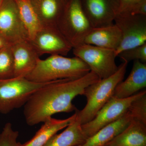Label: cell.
Wrapping results in <instances>:
<instances>
[{
    "label": "cell",
    "instance_id": "5",
    "mask_svg": "<svg viewBox=\"0 0 146 146\" xmlns=\"http://www.w3.org/2000/svg\"><path fill=\"white\" fill-rule=\"evenodd\" d=\"M57 27L73 48L84 44L86 35L93 28L80 0H68Z\"/></svg>",
    "mask_w": 146,
    "mask_h": 146
},
{
    "label": "cell",
    "instance_id": "6",
    "mask_svg": "<svg viewBox=\"0 0 146 146\" xmlns=\"http://www.w3.org/2000/svg\"><path fill=\"white\" fill-rule=\"evenodd\" d=\"M72 49L76 57L83 60L100 79L107 78L117 71L115 50L85 44Z\"/></svg>",
    "mask_w": 146,
    "mask_h": 146
},
{
    "label": "cell",
    "instance_id": "16",
    "mask_svg": "<svg viewBox=\"0 0 146 146\" xmlns=\"http://www.w3.org/2000/svg\"><path fill=\"white\" fill-rule=\"evenodd\" d=\"M132 119L133 115L129 108L122 117L102 128L93 136L87 138L83 144L77 146H104L121 133Z\"/></svg>",
    "mask_w": 146,
    "mask_h": 146
},
{
    "label": "cell",
    "instance_id": "11",
    "mask_svg": "<svg viewBox=\"0 0 146 146\" xmlns=\"http://www.w3.org/2000/svg\"><path fill=\"white\" fill-rule=\"evenodd\" d=\"M82 7L93 28L114 24L119 13V0H80Z\"/></svg>",
    "mask_w": 146,
    "mask_h": 146
},
{
    "label": "cell",
    "instance_id": "25",
    "mask_svg": "<svg viewBox=\"0 0 146 146\" xmlns=\"http://www.w3.org/2000/svg\"><path fill=\"white\" fill-rule=\"evenodd\" d=\"M129 13L133 15L146 16V0H143L135 6Z\"/></svg>",
    "mask_w": 146,
    "mask_h": 146
},
{
    "label": "cell",
    "instance_id": "7",
    "mask_svg": "<svg viewBox=\"0 0 146 146\" xmlns=\"http://www.w3.org/2000/svg\"><path fill=\"white\" fill-rule=\"evenodd\" d=\"M146 94V90L140 91L125 98L112 97L90 121L82 125L87 138L93 136L102 128L119 119L126 113L134 101Z\"/></svg>",
    "mask_w": 146,
    "mask_h": 146
},
{
    "label": "cell",
    "instance_id": "26",
    "mask_svg": "<svg viewBox=\"0 0 146 146\" xmlns=\"http://www.w3.org/2000/svg\"><path fill=\"white\" fill-rule=\"evenodd\" d=\"M11 45L10 43L4 36L0 34V48Z\"/></svg>",
    "mask_w": 146,
    "mask_h": 146
},
{
    "label": "cell",
    "instance_id": "17",
    "mask_svg": "<svg viewBox=\"0 0 146 146\" xmlns=\"http://www.w3.org/2000/svg\"><path fill=\"white\" fill-rule=\"evenodd\" d=\"M105 145L146 146V123L133 118L121 133Z\"/></svg>",
    "mask_w": 146,
    "mask_h": 146
},
{
    "label": "cell",
    "instance_id": "23",
    "mask_svg": "<svg viewBox=\"0 0 146 146\" xmlns=\"http://www.w3.org/2000/svg\"><path fill=\"white\" fill-rule=\"evenodd\" d=\"M128 63L131 60H139L146 63V43L144 44L123 51L117 56Z\"/></svg>",
    "mask_w": 146,
    "mask_h": 146
},
{
    "label": "cell",
    "instance_id": "12",
    "mask_svg": "<svg viewBox=\"0 0 146 146\" xmlns=\"http://www.w3.org/2000/svg\"><path fill=\"white\" fill-rule=\"evenodd\" d=\"M14 63V77H25L36 66L39 56L29 40L11 45Z\"/></svg>",
    "mask_w": 146,
    "mask_h": 146
},
{
    "label": "cell",
    "instance_id": "10",
    "mask_svg": "<svg viewBox=\"0 0 146 146\" xmlns=\"http://www.w3.org/2000/svg\"><path fill=\"white\" fill-rule=\"evenodd\" d=\"M0 34L11 44L29 40L15 0H3L0 5Z\"/></svg>",
    "mask_w": 146,
    "mask_h": 146
},
{
    "label": "cell",
    "instance_id": "14",
    "mask_svg": "<svg viewBox=\"0 0 146 146\" xmlns=\"http://www.w3.org/2000/svg\"><path fill=\"white\" fill-rule=\"evenodd\" d=\"M121 33L115 24L93 28L86 35L84 44L112 50H117L121 41Z\"/></svg>",
    "mask_w": 146,
    "mask_h": 146
},
{
    "label": "cell",
    "instance_id": "20",
    "mask_svg": "<svg viewBox=\"0 0 146 146\" xmlns=\"http://www.w3.org/2000/svg\"><path fill=\"white\" fill-rule=\"evenodd\" d=\"M21 21L31 40L42 27L30 0H15Z\"/></svg>",
    "mask_w": 146,
    "mask_h": 146
},
{
    "label": "cell",
    "instance_id": "21",
    "mask_svg": "<svg viewBox=\"0 0 146 146\" xmlns=\"http://www.w3.org/2000/svg\"><path fill=\"white\" fill-rule=\"evenodd\" d=\"M14 77V63L11 45L0 48V80Z\"/></svg>",
    "mask_w": 146,
    "mask_h": 146
},
{
    "label": "cell",
    "instance_id": "24",
    "mask_svg": "<svg viewBox=\"0 0 146 146\" xmlns=\"http://www.w3.org/2000/svg\"><path fill=\"white\" fill-rule=\"evenodd\" d=\"M143 0H119V13H130L132 9Z\"/></svg>",
    "mask_w": 146,
    "mask_h": 146
},
{
    "label": "cell",
    "instance_id": "29",
    "mask_svg": "<svg viewBox=\"0 0 146 146\" xmlns=\"http://www.w3.org/2000/svg\"><path fill=\"white\" fill-rule=\"evenodd\" d=\"M106 146L105 145V146Z\"/></svg>",
    "mask_w": 146,
    "mask_h": 146
},
{
    "label": "cell",
    "instance_id": "8",
    "mask_svg": "<svg viewBox=\"0 0 146 146\" xmlns=\"http://www.w3.org/2000/svg\"><path fill=\"white\" fill-rule=\"evenodd\" d=\"M121 33V41L115 51L117 56L125 50L146 43V16L119 13L114 21Z\"/></svg>",
    "mask_w": 146,
    "mask_h": 146
},
{
    "label": "cell",
    "instance_id": "2",
    "mask_svg": "<svg viewBox=\"0 0 146 146\" xmlns=\"http://www.w3.org/2000/svg\"><path fill=\"white\" fill-rule=\"evenodd\" d=\"M90 71L89 66L78 57L52 55L44 60L39 58L35 68L25 78L33 82L46 83L81 78Z\"/></svg>",
    "mask_w": 146,
    "mask_h": 146
},
{
    "label": "cell",
    "instance_id": "9",
    "mask_svg": "<svg viewBox=\"0 0 146 146\" xmlns=\"http://www.w3.org/2000/svg\"><path fill=\"white\" fill-rule=\"evenodd\" d=\"M39 55H67L73 47L57 26L42 27L29 40Z\"/></svg>",
    "mask_w": 146,
    "mask_h": 146
},
{
    "label": "cell",
    "instance_id": "1",
    "mask_svg": "<svg viewBox=\"0 0 146 146\" xmlns=\"http://www.w3.org/2000/svg\"><path fill=\"white\" fill-rule=\"evenodd\" d=\"M100 79L92 71L81 78L52 81L37 90L24 106L27 124L34 126L60 112H71L77 108L73 100L83 95L87 86Z\"/></svg>",
    "mask_w": 146,
    "mask_h": 146
},
{
    "label": "cell",
    "instance_id": "3",
    "mask_svg": "<svg viewBox=\"0 0 146 146\" xmlns=\"http://www.w3.org/2000/svg\"><path fill=\"white\" fill-rule=\"evenodd\" d=\"M128 63L123 61L117 71L107 78L100 79L85 88L83 94L86 104L83 109H77V116L82 125L91 121L104 105L113 97L116 86L124 78Z\"/></svg>",
    "mask_w": 146,
    "mask_h": 146
},
{
    "label": "cell",
    "instance_id": "28",
    "mask_svg": "<svg viewBox=\"0 0 146 146\" xmlns=\"http://www.w3.org/2000/svg\"><path fill=\"white\" fill-rule=\"evenodd\" d=\"M68 0H66V2L68 1Z\"/></svg>",
    "mask_w": 146,
    "mask_h": 146
},
{
    "label": "cell",
    "instance_id": "27",
    "mask_svg": "<svg viewBox=\"0 0 146 146\" xmlns=\"http://www.w3.org/2000/svg\"><path fill=\"white\" fill-rule=\"evenodd\" d=\"M3 0H0V5H1V4L2 3V2Z\"/></svg>",
    "mask_w": 146,
    "mask_h": 146
},
{
    "label": "cell",
    "instance_id": "13",
    "mask_svg": "<svg viewBox=\"0 0 146 146\" xmlns=\"http://www.w3.org/2000/svg\"><path fill=\"white\" fill-rule=\"evenodd\" d=\"M146 87V63L133 61L132 70L125 81L116 86L113 97L125 98L131 96Z\"/></svg>",
    "mask_w": 146,
    "mask_h": 146
},
{
    "label": "cell",
    "instance_id": "19",
    "mask_svg": "<svg viewBox=\"0 0 146 146\" xmlns=\"http://www.w3.org/2000/svg\"><path fill=\"white\" fill-rule=\"evenodd\" d=\"M75 116V113L65 119H57L52 117L48 118L35 136L26 143L22 144V146H44L54 134L67 127Z\"/></svg>",
    "mask_w": 146,
    "mask_h": 146
},
{
    "label": "cell",
    "instance_id": "15",
    "mask_svg": "<svg viewBox=\"0 0 146 146\" xmlns=\"http://www.w3.org/2000/svg\"><path fill=\"white\" fill-rule=\"evenodd\" d=\"M43 27L57 26L64 12L66 0H30Z\"/></svg>",
    "mask_w": 146,
    "mask_h": 146
},
{
    "label": "cell",
    "instance_id": "22",
    "mask_svg": "<svg viewBox=\"0 0 146 146\" xmlns=\"http://www.w3.org/2000/svg\"><path fill=\"white\" fill-rule=\"evenodd\" d=\"M19 132L13 130L12 124L7 123L0 133V146H22L18 142Z\"/></svg>",
    "mask_w": 146,
    "mask_h": 146
},
{
    "label": "cell",
    "instance_id": "4",
    "mask_svg": "<svg viewBox=\"0 0 146 146\" xmlns=\"http://www.w3.org/2000/svg\"><path fill=\"white\" fill-rule=\"evenodd\" d=\"M52 82L36 83L25 77L0 80V112L8 114L24 106L36 91Z\"/></svg>",
    "mask_w": 146,
    "mask_h": 146
},
{
    "label": "cell",
    "instance_id": "18",
    "mask_svg": "<svg viewBox=\"0 0 146 146\" xmlns=\"http://www.w3.org/2000/svg\"><path fill=\"white\" fill-rule=\"evenodd\" d=\"M75 118L63 132L54 134L44 146H77L83 144L87 139L82 124L75 111Z\"/></svg>",
    "mask_w": 146,
    "mask_h": 146
}]
</instances>
